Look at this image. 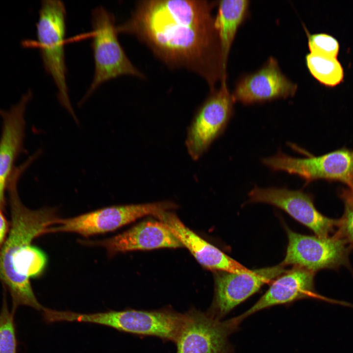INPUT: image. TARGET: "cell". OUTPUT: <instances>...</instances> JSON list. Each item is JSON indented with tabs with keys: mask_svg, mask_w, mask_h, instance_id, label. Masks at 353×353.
<instances>
[{
	"mask_svg": "<svg viewBox=\"0 0 353 353\" xmlns=\"http://www.w3.org/2000/svg\"><path fill=\"white\" fill-rule=\"evenodd\" d=\"M91 48L94 61V77L82 101L104 82L124 76L145 78L131 62L119 42L114 15L102 6L92 11Z\"/></svg>",
	"mask_w": 353,
	"mask_h": 353,
	"instance_id": "5",
	"label": "cell"
},
{
	"mask_svg": "<svg viewBox=\"0 0 353 353\" xmlns=\"http://www.w3.org/2000/svg\"><path fill=\"white\" fill-rule=\"evenodd\" d=\"M284 267L280 263L244 273L217 272L214 298L206 313L214 318L223 320L262 286L286 272Z\"/></svg>",
	"mask_w": 353,
	"mask_h": 353,
	"instance_id": "11",
	"label": "cell"
},
{
	"mask_svg": "<svg viewBox=\"0 0 353 353\" xmlns=\"http://www.w3.org/2000/svg\"><path fill=\"white\" fill-rule=\"evenodd\" d=\"M315 274L296 266L287 271L271 284L250 308L237 317L238 320L240 322L254 313L275 305L290 303L303 299L320 298L315 291Z\"/></svg>",
	"mask_w": 353,
	"mask_h": 353,
	"instance_id": "16",
	"label": "cell"
},
{
	"mask_svg": "<svg viewBox=\"0 0 353 353\" xmlns=\"http://www.w3.org/2000/svg\"><path fill=\"white\" fill-rule=\"evenodd\" d=\"M234 102L226 80L210 90L188 131L186 146L192 159H198L224 131L232 116Z\"/></svg>",
	"mask_w": 353,
	"mask_h": 353,
	"instance_id": "9",
	"label": "cell"
},
{
	"mask_svg": "<svg viewBox=\"0 0 353 353\" xmlns=\"http://www.w3.org/2000/svg\"><path fill=\"white\" fill-rule=\"evenodd\" d=\"M217 5L208 0H140L116 28L146 44L169 67L199 75L211 90L227 78L213 15Z\"/></svg>",
	"mask_w": 353,
	"mask_h": 353,
	"instance_id": "1",
	"label": "cell"
},
{
	"mask_svg": "<svg viewBox=\"0 0 353 353\" xmlns=\"http://www.w3.org/2000/svg\"><path fill=\"white\" fill-rule=\"evenodd\" d=\"M297 85L281 71L277 61L270 58L257 71L244 76L231 94L234 102L260 103L293 97Z\"/></svg>",
	"mask_w": 353,
	"mask_h": 353,
	"instance_id": "13",
	"label": "cell"
},
{
	"mask_svg": "<svg viewBox=\"0 0 353 353\" xmlns=\"http://www.w3.org/2000/svg\"><path fill=\"white\" fill-rule=\"evenodd\" d=\"M308 45L310 53L337 58L339 50L338 41L326 33H315L308 36Z\"/></svg>",
	"mask_w": 353,
	"mask_h": 353,
	"instance_id": "22",
	"label": "cell"
},
{
	"mask_svg": "<svg viewBox=\"0 0 353 353\" xmlns=\"http://www.w3.org/2000/svg\"><path fill=\"white\" fill-rule=\"evenodd\" d=\"M348 185L350 188V190L349 191V192L353 196V179Z\"/></svg>",
	"mask_w": 353,
	"mask_h": 353,
	"instance_id": "24",
	"label": "cell"
},
{
	"mask_svg": "<svg viewBox=\"0 0 353 353\" xmlns=\"http://www.w3.org/2000/svg\"><path fill=\"white\" fill-rule=\"evenodd\" d=\"M158 218L203 266L218 271L238 274L251 271L196 234L174 213L167 211Z\"/></svg>",
	"mask_w": 353,
	"mask_h": 353,
	"instance_id": "17",
	"label": "cell"
},
{
	"mask_svg": "<svg viewBox=\"0 0 353 353\" xmlns=\"http://www.w3.org/2000/svg\"><path fill=\"white\" fill-rule=\"evenodd\" d=\"M31 96L32 93L29 91L9 110L0 109V116L2 120L0 137V207L2 209L5 204V191L14 169V162L24 151L25 114L26 104Z\"/></svg>",
	"mask_w": 353,
	"mask_h": 353,
	"instance_id": "15",
	"label": "cell"
},
{
	"mask_svg": "<svg viewBox=\"0 0 353 353\" xmlns=\"http://www.w3.org/2000/svg\"><path fill=\"white\" fill-rule=\"evenodd\" d=\"M249 202H262L277 207L310 229L316 236L327 237L335 232L338 220L329 218L319 212L313 198L302 190L255 186L249 193Z\"/></svg>",
	"mask_w": 353,
	"mask_h": 353,
	"instance_id": "12",
	"label": "cell"
},
{
	"mask_svg": "<svg viewBox=\"0 0 353 353\" xmlns=\"http://www.w3.org/2000/svg\"><path fill=\"white\" fill-rule=\"evenodd\" d=\"M288 239L285 257L281 263L293 265L315 273L321 269L350 268L351 249L335 234L321 237L301 234L285 227Z\"/></svg>",
	"mask_w": 353,
	"mask_h": 353,
	"instance_id": "8",
	"label": "cell"
},
{
	"mask_svg": "<svg viewBox=\"0 0 353 353\" xmlns=\"http://www.w3.org/2000/svg\"><path fill=\"white\" fill-rule=\"evenodd\" d=\"M345 210L342 217L338 220L337 230L334 234L343 240L351 249H353V196L350 192L342 195Z\"/></svg>",
	"mask_w": 353,
	"mask_h": 353,
	"instance_id": "21",
	"label": "cell"
},
{
	"mask_svg": "<svg viewBox=\"0 0 353 353\" xmlns=\"http://www.w3.org/2000/svg\"><path fill=\"white\" fill-rule=\"evenodd\" d=\"M14 315L8 309L4 295L0 312V353H17Z\"/></svg>",
	"mask_w": 353,
	"mask_h": 353,
	"instance_id": "20",
	"label": "cell"
},
{
	"mask_svg": "<svg viewBox=\"0 0 353 353\" xmlns=\"http://www.w3.org/2000/svg\"><path fill=\"white\" fill-rule=\"evenodd\" d=\"M185 314L171 307L155 310L128 309L93 313L56 311V322H78L111 327L120 331L141 336H154L176 343Z\"/></svg>",
	"mask_w": 353,
	"mask_h": 353,
	"instance_id": "3",
	"label": "cell"
},
{
	"mask_svg": "<svg viewBox=\"0 0 353 353\" xmlns=\"http://www.w3.org/2000/svg\"><path fill=\"white\" fill-rule=\"evenodd\" d=\"M66 10L60 0L42 1L36 24L37 42L43 66L57 87L60 103L76 121L67 84V69L65 62V40L66 33Z\"/></svg>",
	"mask_w": 353,
	"mask_h": 353,
	"instance_id": "4",
	"label": "cell"
},
{
	"mask_svg": "<svg viewBox=\"0 0 353 353\" xmlns=\"http://www.w3.org/2000/svg\"><path fill=\"white\" fill-rule=\"evenodd\" d=\"M0 207V251L7 238L10 225Z\"/></svg>",
	"mask_w": 353,
	"mask_h": 353,
	"instance_id": "23",
	"label": "cell"
},
{
	"mask_svg": "<svg viewBox=\"0 0 353 353\" xmlns=\"http://www.w3.org/2000/svg\"><path fill=\"white\" fill-rule=\"evenodd\" d=\"M11 214L9 233L0 251V281L9 292L15 313L21 305L43 310L30 282L25 281L20 275L21 262L36 238L46 234L58 217L55 208L30 209L22 202L18 191L8 193Z\"/></svg>",
	"mask_w": 353,
	"mask_h": 353,
	"instance_id": "2",
	"label": "cell"
},
{
	"mask_svg": "<svg viewBox=\"0 0 353 353\" xmlns=\"http://www.w3.org/2000/svg\"><path fill=\"white\" fill-rule=\"evenodd\" d=\"M176 206L169 202L110 206L74 217L58 218L46 233L72 232L86 237L115 230L145 216L157 218Z\"/></svg>",
	"mask_w": 353,
	"mask_h": 353,
	"instance_id": "6",
	"label": "cell"
},
{
	"mask_svg": "<svg viewBox=\"0 0 353 353\" xmlns=\"http://www.w3.org/2000/svg\"><path fill=\"white\" fill-rule=\"evenodd\" d=\"M176 342V353H232L228 338L238 328L236 317L223 320L206 312L191 309Z\"/></svg>",
	"mask_w": 353,
	"mask_h": 353,
	"instance_id": "7",
	"label": "cell"
},
{
	"mask_svg": "<svg viewBox=\"0 0 353 353\" xmlns=\"http://www.w3.org/2000/svg\"><path fill=\"white\" fill-rule=\"evenodd\" d=\"M262 162L274 171L297 175L307 183L325 179L339 180L349 185L353 179V151L347 149L306 158L294 157L279 151L263 159Z\"/></svg>",
	"mask_w": 353,
	"mask_h": 353,
	"instance_id": "10",
	"label": "cell"
},
{
	"mask_svg": "<svg viewBox=\"0 0 353 353\" xmlns=\"http://www.w3.org/2000/svg\"><path fill=\"white\" fill-rule=\"evenodd\" d=\"M307 67L313 76L322 84L334 87L344 78V70L337 58L309 53L305 57Z\"/></svg>",
	"mask_w": 353,
	"mask_h": 353,
	"instance_id": "19",
	"label": "cell"
},
{
	"mask_svg": "<svg viewBox=\"0 0 353 353\" xmlns=\"http://www.w3.org/2000/svg\"><path fill=\"white\" fill-rule=\"evenodd\" d=\"M82 245L104 248L109 256L135 250L182 247L177 238L161 221L142 222L112 237L97 240H79Z\"/></svg>",
	"mask_w": 353,
	"mask_h": 353,
	"instance_id": "14",
	"label": "cell"
},
{
	"mask_svg": "<svg viewBox=\"0 0 353 353\" xmlns=\"http://www.w3.org/2000/svg\"><path fill=\"white\" fill-rule=\"evenodd\" d=\"M249 4V1L246 0L217 1L214 26L219 39L223 66L226 71L230 48L238 29L247 16Z\"/></svg>",
	"mask_w": 353,
	"mask_h": 353,
	"instance_id": "18",
	"label": "cell"
}]
</instances>
